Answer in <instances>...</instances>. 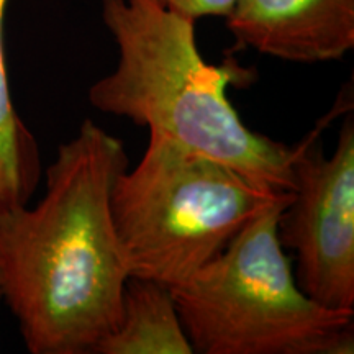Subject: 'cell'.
<instances>
[{"instance_id":"3","label":"cell","mask_w":354,"mask_h":354,"mask_svg":"<svg viewBox=\"0 0 354 354\" xmlns=\"http://www.w3.org/2000/svg\"><path fill=\"white\" fill-rule=\"evenodd\" d=\"M292 192L149 133L143 158L115 180L110 210L130 277L176 287Z\"/></svg>"},{"instance_id":"1","label":"cell","mask_w":354,"mask_h":354,"mask_svg":"<svg viewBox=\"0 0 354 354\" xmlns=\"http://www.w3.org/2000/svg\"><path fill=\"white\" fill-rule=\"evenodd\" d=\"M128 162L86 118L48 166L41 201L0 212L3 300L32 354H91L117 328L130 272L110 197Z\"/></svg>"},{"instance_id":"9","label":"cell","mask_w":354,"mask_h":354,"mask_svg":"<svg viewBox=\"0 0 354 354\" xmlns=\"http://www.w3.org/2000/svg\"><path fill=\"white\" fill-rule=\"evenodd\" d=\"M158 2L197 21L202 17H227L236 0H158Z\"/></svg>"},{"instance_id":"6","label":"cell","mask_w":354,"mask_h":354,"mask_svg":"<svg viewBox=\"0 0 354 354\" xmlns=\"http://www.w3.org/2000/svg\"><path fill=\"white\" fill-rule=\"evenodd\" d=\"M225 19L240 46L290 63L338 61L354 48V0H236Z\"/></svg>"},{"instance_id":"5","label":"cell","mask_w":354,"mask_h":354,"mask_svg":"<svg viewBox=\"0 0 354 354\" xmlns=\"http://www.w3.org/2000/svg\"><path fill=\"white\" fill-rule=\"evenodd\" d=\"M317 128L295 146L294 196L277 236L295 253V281L326 308L354 310V122L344 120L335 153L325 156Z\"/></svg>"},{"instance_id":"4","label":"cell","mask_w":354,"mask_h":354,"mask_svg":"<svg viewBox=\"0 0 354 354\" xmlns=\"http://www.w3.org/2000/svg\"><path fill=\"white\" fill-rule=\"evenodd\" d=\"M290 201L266 209L214 259L171 287L194 353H353L354 310L310 299L279 241V218Z\"/></svg>"},{"instance_id":"8","label":"cell","mask_w":354,"mask_h":354,"mask_svg":"<svg viewBox=\"0 0 354 354\" xmlns=\"http://www.w3.org/2000/svg\"><path fill=\"white\" fill-rule=\"evenodd\" d=\"M0 0V212L26 205L41 179V158L35 135L12 102L6 55V13Z\"/></svg>"},{"instance_id":"10","label":"cell","mask_w":354,"mask_h":354,"mask_svg":"<svg viewBox=\"0 0 354 354\" xmlns=\"http://www.w3.org/2000/svg\"><path fill=\"white\" fill-rule=\"evenodd\" d=\"M3 299V292H2V279H0V300Z\"/></svg>"},{"instance_id":"2","label":"cell","mask_w":354,"mask_h":354,"mask_svg":"<svg viewBox=\"0 0 354 354\" xmlns=\"http://www.w3.org/2000/svg\"><path fill=\"white\" fill-rule=\"evenodd\" d=\"M100 12L118 63L88 88L92 107L281 192L294 190L295 148L248 128L228 99V87L245 86L250 69L234 59L209 63L197 46L196 20L158 0H100Z\"/></svg>"},{"instance_id":"7","label":"cell","mask_w":354,"mask_h":354,"mask_svg":"<svg viewBox=\"0 0 354 354\" xmlns=\"http://www.w3.org/2000/svg\"><path fill=\"white\" fill-rule=\"evenodd\" d=\"M95 354H194L169 287L130 277L118 325Z\"/></svg>"}]
</instances>
